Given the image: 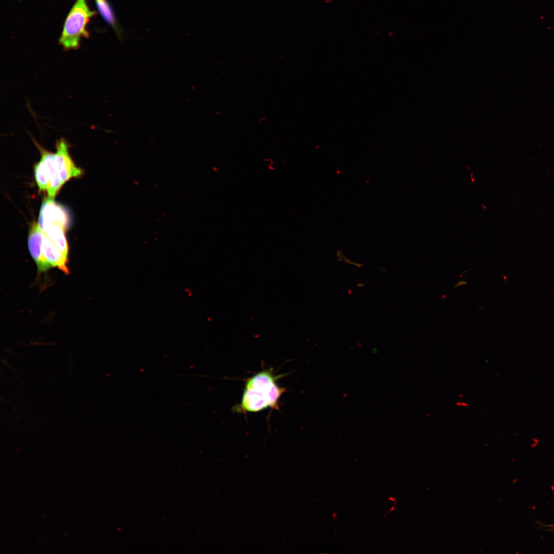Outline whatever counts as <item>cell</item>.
<instances>
[{"instance_id": "cell-9", "label": "cell", "mask_w": 554, "mask_h": 554, "mask_svg": "<svg viewBox=\"0 0 554 554\" xmlns=\"http://www.w3.org/2000/svg\"><path fill=\"white\" fill-rule=\"evenodd\" d=\"M66 229L60 224H54L42 232L63 253L68 255L69 247L65 234Z\"/></svg>"}, {"instance_id": "cell-5", "label": "cell", "mask_w": 554, "mask_h": 554, "mask_svg": "<svg viewBox=\"0 0 554 554\" xmlns=\"http://www.w3.org/2000/svg\"><path fill=\"white\" fill-rule=\"evenodd\" d=\"M43 233L37 223L31 225L28 238L29 252L36 263L38 273L45 272L52 267L45 259L43 253Z\"/></svg>"}, {"instance_id": "cell-4", "label": "cell", "mask_w": 554, "mask_h": 554, "mask_svg": "<svg viewBox=\"0 0 554 554\" xmlns=\"http://www.w3.org/2000/svg\"><path fill=\"white\" fill-rule=\"evenodd\" d=\"M69 222L68 214L63 206L49 197L43 201L37 222L42 232L54 224H60L67 229Z\"/></svg>"}, {"instance_id": "cell-1", "label": "cell", "mask_w": 554, "mask_h": 554, "mask_svg": "<svg viewBox=\"0 0 554 554\" xmlns=\"http://www.w3.org/2000/svg\"><path fill=\"white\" fill-rule=\"evenodd\" d=\"M96 14L95 10L90 9L87 0H76L67 15L58 39V44L64 50H76L82 38H89L87 26Z\"/></svg>"}, {"instance_id": "cell-2", "label": "cell", "mask_w": 554, "mask_h": 554, "mask_svg": "<svg viewBox=\"0 0 554 554\" xmlns=\"http://www.w3.org/2000/svg\"><path fill=\"white\" fill-rule=\"evenodd\" d=\"M282 375L275 376L271 369L262 370L246 379L244 389L269 407L278 410L279 399L286 390L276 381Z\"/></svg>"}, {"instance_id": "cell-8", "label": "cell", "mask_w": 554, "mask_h": 554, "mask_svg": "<svg viewBox=\"0 0 554 554\" xmlns=\"http://www.w3.org/2000/svg\"><path fill=\"white\" fill-rule=\"evenodd\" d=\"M98 11L104 20L115 31L119 39H122L123 30L118 23L115 14L108 0H94Z\"/></svg>"}, {"instance_id": "cell-12", "label": "cell", "mask_w": 554, "mask_h": 554, "mask_svg": "<svg viewBox=\"0 0 554 554\" xmlns=\"http://www.w3.org/2000/svg\"><path fill=\"white\" fill-rule=\"evenodd\" d=\"M19 1H20V0H19Z\"/></svg>"}, {"instance_id": "cell-3", "label": "cell", "mask_w": 554, "mask_h": 554, "mask_svg": "<svg viewBox=\"0 0 554 554\" xmlns=\"http://www.w3.org/2000/svg\"><path fill=\"white\" fill-rule=\"evenodd\" d=\"M55 165L60 177L64 184L72 178L78 177L83 171L73 162L69 151V144L64 138L61 137L55 143Z\"/></svg>"}, {"instance_id": "cell-6", "label": "cell", "mask_w": 554, "mask_h": 554, "mask_svg": "<svg viewBox=\"0 0 554 554\" xmlns=\"http://www.w3.org/2000/svg\"><path fill=\"white\" fill-rule=\"evenodd\" d=\"M32 140L41 153V160L45 164L47 171L49 185L46 192L49 197L53 199L64 185L56 170L55 153L45 149L33 138Z\"/></svg>"}, {"instance_id": "cell-7", "label": "cell", "mask_w": 554, "mask_h": 554, "mask_svg": "<svg viewBox=\"0 0 554 554\" xmlns=\"http://www.w3.org/2000/svg\"><path fill=\"white\" fill-rule=\"evenodd\" d=\"M42 249L45 259L52 267H56L65 274H69L67 266L68 255L58 249L44 233Z\"/></svg>"}, {"instance_id": "cell-11", "label": "cell", "mask_w": 554, "mask_h": 554, "mask_svg": "<svg viewBox=\"0 0 554 554\" xmlns=\"http://www.w3.org/2000/svg\"><path fill=\"white\" fill-rule=\"evenodd\" d=\"M548 526H549V527H552V528H554V525H549Z\"/></svg>"}, {"instance_id": "cell-10", "label": "cell", "mask_w": 554, "mask_h": 554, "mask_svg": "<svg viewBox=\"0 0 554 554\" xmlns=\"http://www.w3.org/2000/svg\"><path fill=\"white\" fill-rule=\"evenodd\" d=\"M34 171L39 189L42 191H46L49 184V177L45 165L41 160L34 165Z\"/></svg>"}]
</instances>
